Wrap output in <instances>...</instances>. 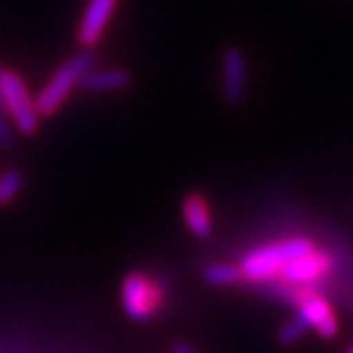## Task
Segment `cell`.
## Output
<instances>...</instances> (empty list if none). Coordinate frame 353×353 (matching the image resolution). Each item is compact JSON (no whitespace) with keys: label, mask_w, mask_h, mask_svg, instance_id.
I'll list each match as a JSON object with an SVG mask.
<instances>
[{"label":"cell","mask_w":353,"mask_h":353,"mask_svg":"<svg viewBox=\"0 0 353 353\" xmlns=\"http://www.w3.org/2000/svg\"><path fill=\"white\" fill-rule=\"evenodd\" d=\"M132 85V73L128 69H90L83 77L79 87L92 94H110V92H122Z\"/></svg>","instance_id":"obj_9"},{"label":"cell","mask_w":353,"mask_h":353,"mask_svg":"<svg viewBox=\"0 0 353 353\" xmlns=\"http://www.w3.org/2000/svg\"><path fill=\"white\" fill-rule=\"evenodd\" d=\"M10 145H12V124L0 102V150H6Z\"/></svg>","instance_id":"obj_14"},{"label":"cell","mask_w":353,"mask_h":353,"mask_svg":"<svg viewBox=\"0 0 353 353\" xmlns=\"http://www.w3.org/2000/svg\"><path fill=\"white\" fill-rule=\"evenodd\" d=\"M24 187V175L18 169H8L0 173V204L12 202Z\"/></svg>","instance_id":"obj_12"},{"label":"cell","mask_w":353,"mask_h":353,"mask_svg":"<svg viewBox=\"0 0 353 353\" xmlns=\"http://www.w3.org/2000/svg\"><path fill=\"white\" fill-rule=\"evenodd\" d=\"M122 308L132 320L143 322L155 314L161 304V290L152 279L132 273L122 283Z\"/></svg>","instance_id":"obj_4"},{"label":"cell","mask_w":353,"mask_h":353,"mask_svg":"<svg viewBox=\"0 0 353 353\" xmlns=\"http://www.w3.org/2000/svg\"><path fill=\"white\" fill-rule=\"evenodd\" d=\"M116 2L118 0H88L83 18L79 22V30H77V39L83 48L90 50L99 46L112 18Z\"/></svg>","instance_id":"obj_7"},{"label":"cell","mask_w":353,"mask_h":353,"mask_svg":"<svg viewBox=\"0 0 353 353\" xmlns=\"http://www.w3.org/2000/svg\"><path fill=\"white\" fill-rule=\"evenodd\" d=\"M94 63H97V57L90 51H83L59 65L55 73L48 79L43 88L39 90L38 97L34 99L39 116L50 118L57 112L65 104L67 97L73 92V88L79 87L83 77L94 67Z\"/></svg>","instance_id":"obj_2"},{"label":"cell","mask_w":353,"mask_h":353,"mask_svg":"<svg viewBox=\"0 0 353 353\" xmlns=\"http://www.w3.org/2000/svg\"><path fill=\"white\" fill-rule=\"evenodd\" d=\"M175 353H192V350H190L187 343H179L175 347Z\"/></svg>","instance_id":"obj_15"},{"label":"cell","mask_w":353,"mask_h":353,"mask_svg":"<svg viewBox=\"0 0 353 353\" xmlns=\"http://www.w3.org/2000/svg\"><path fill=\"white\" fill-rule=\"evenodd\" d=\"M310 250H314V243L306 238H289V240L277 241V243L255 248L241 257V279L252 281V283L271 281L281 273L283 265L287 261L310 252Z\"/></svg>","instance_id":"obj_1"},{"label":"cell","mask_w":353,"mask_h":353,"mask_svg":"<svg viewBox=\"0 0 353 353\" xmlns=\"http://www.w3.org/2000/svg\"><path fill=\"white\" fill-rule=\"evenodd\" d=\"M222 99L228 106H240L248 94V59L240 48H228L220 59Z\"/></svg>","instance_id":"obj_5"},{"label":"cell","mask_w":353,"mask_h":353,"mask_svg":"<svg viewBox=\"0 0 353 353\" xmlns=\"http://www.w3.org/2000/svg\"><path fill=\"white\" fill-rule=\"evenodd\" d=\"M202 277L206 283L216 285V287H228V285H236L241 281L240 267L230 263H212L206 265L202 271Z\"/></svg>","instance_id":"obj_11"},{"label":"cell","mask_w":353,"mask_h":353,"mask_svg":"<svg viewBox=\"0 0 353 353\" xmlns=\"http://www.w3.org/2000/svg\"><path fill=\"white\" fill-rule=\"evenodd\" d=\"M183 216H185V224H187L192 236L208 238L212 234L210 210H208V204L202 201V196H199V194L187 196V201L183 202Z\"/></svg>","instance_id":"obj_10"},{"label":"cell","mask_w":353,"mask_h":353,"mask_svg":"<svg viewBox=\"0 0 353 353\" xmlns=\"http://www.w3.org/2000/svg\"><path fill=\"white\" fill-rule=\"evenodd\" d=\"M330 269H332V259L328 253L318 252L314 248V250L287 261L279 275L290 285H304V283L324 277Z\"/></svg>","instance_id":"obj_8"},{"label":"cell","mask_w":353,"mask_h":353,"mask_svg":"<svg viewBox=\"0 0 353 353\" xmlns=\"http://www.w3.org/2000/svg\"><path fill=\"white\" fill-rule=\"evenodd\" d=\"M306 326L303 324V320L299 316H294L292 320H289L283 328L279 330V341L285 343V345H290L294 341H299L303 338V334L306 332Z\"/></svg>","instance_id":"obj_13"},{"label":"cell","mask_w":353,"mask_h":353,"mask_svg":"<svg viewBox=\"0 0 353 353\" xmlns=\"http://www.w3.org/2000/svg\"><path fill=\"white\" fill-rule=\"evenodd\" d=\"M296 303H299L296 316L303 320L306 328L316 330L324 338H334L338 334V318L324 296L314 292H301L296 296Z\"/></svg>","instance_id":"obj_6"},{"label":"cell","mask_w":353,"mask_h":353,"mask_svg":"<svg viewBox=\"0 0 353 353\" xmlns=\"http://www.w3.org/2000/svg\"><path fill=\"white\" fill-rule=\"evenodd\" d=\"M0 102L12 124L22 136H34L38 132L41 116L36 101L30 94L26 81L14 69L0 63Z\"/></svg>","instance_id":"obj_3"},{"label":"cell","mask_w":353,"mask_h":353,"mask_svg":"<svg viewBox=\"0 0 353 353\" xmlns=\"http://www.w3.org/2000/svg\"><path fill=\"white\" fill-rule=\"evenodd\" d=\"M347 353H353V345H352V347H350V350H347Z\"/></svg>","instance_id":"obj_16"}]
</instances>
